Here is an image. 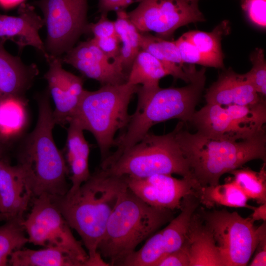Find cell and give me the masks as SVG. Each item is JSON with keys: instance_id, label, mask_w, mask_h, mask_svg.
<instances>
[{"instance_id": "obj_2", "label": "cell", "mask_w": 266, "mask_h": 266, "mask_svg": "<svg viewBox=\"0 0 266 266\" xmlns=\"http://www.w3.org/2000/svg\"><path fill=\"white\" fill-rule=\"evenodd\" d=\"M179 122L173 130L176 139L187 160L193 180L200 188L219 184L221 176L256 159L266 162V136L264 131L238 139L215 136L199 132L191 133Z\"/></svg>"}, {"instance_id": "obj_10", "label": "cell", "mask_w": 266, "mask_h": 266, "mask_svg": "<svg viewBox=\"0 0 266 266\" xmlns=\"http://www.w3.org/2000/svg\"><path fill=\"white\" fill-rule=\"evenodd\" d=\"M32 200L30 213L22 221L29 242L44 247L62 248L76 257L85 266L88 258L87 251L74 236L71 228L50 195L42 194Z\"/></svg>"}, {"instance_id": "obj_15", "label": "cell", "mask_w": 266, "mask_h": 266, "mask_svg": "<svg viewBox=\"0 0 266 266\" xmlns=\"http://www.w3.org/2000/svg\"><path fill=\"white\" fill-rule=\"evenodd\" d=\"M63 63L72 66L86 77L101 86L126 83L128 75L116 61L109 59L93 38L80 42L66 53Z\"/></svg>"}, {"instance_id": "obj_7", "label": "cell", "mask_w": 266, "mask_h": 266, "mask_svg": "<svg viewBox=\"0 0 266 266\" xmlns=\"http://www.w3.org/2000/svg\"><path fill=\"white\" fill-rule=\"evenodd\" d=\"M102 169L118 176L145 178L158 174H176L193 179L173 130L163 135L148 133L115 162Z\"/></svg>"}, {"instance_id": "obj_26", "label": "cell", "mask_w": 266, "mask_h": 266, "mask_svg": "<svg viewBox=\"0 0 266 266\" xmlns=\"http://www.w3.org/2000/svg\"><path fill=\"white\" fill-rule=\"evenodd\" d=\"M170 75L168 68L148 52L141 49L128 74L127 82L146 89L159 87V81Z\"/></svg>"}, {"instance_id": "obj_4", "label": "cell", "mask_w": 266, "mask_h": 266, "mask_svg": "<svg viewBox=\"0 0 266 266\" xmlns=\"http://www.w3.org/2000/svg\"><path fill=\"white\" fill-rule=\"evenodd\" d=\"M38 117L18 155V165L25 172L34 197L42 194L62 196L70 187L68 167L53 136L56 125L48 92L38 100Z\"/></svg>"}, {"instance_id": "obj_37", "label": "cell", "mask_w": 266, "mask_h": 266, "mask_svg": "<svg viewBox=\"0 0 266 266\" xmlns=\"http://www.w3.org/2000/svg\"><path fill=\"white\" fill-rule=\"evenodd\" d=\"M93 39L109 59L112 61L117 59L120 54L121 42L116 34L100 38L93 37Z\"/></svg>"}, {"instance_id": "obj_14", "label": "cell", "mask_w": 266, "mask_h": 266, "mask_svg": "<svg viewBox=\"0 0 266 266\" xmlns=\"http://www.w3.org/2000/svg\"><path fill=\"white\" fill-rule=\"evenodd\" d=\"M49 68L44 75L55 105L53 116L55 124H68L85 90L83 79L65 70L61 57L48 55Z\"/></svg>"}, {"instance_id": "obj_35", "label": "cell", "mask_w": 266, "mask_h": 266, "mask_svg": "<svg viewBox=\"0 0 266 266\" xmlns=\"http://www.w3.org/2000/svg\"><path fill=\"white\" fill-rule=\"evenodd\" d=\"M242 7L252 22L260 27H266V0H244Z\"/></svg>"}, {"instance_id": "obj_38", "label": "cell", "mask_w": 266, "mask_h": 266, "mask_svg": "<svg viewBox=\"0 0 266 266\" xmlns=\"http://www.w3.org/2000/svg\"><path fill=\"white\" fill-rule=\"evenodd\" d=\"M157 266H190V259L186 247L183 244L178 249L166 255Z\"/></svg>"}, {"instance_id": "obj_43", "label": "cell", "mask_w": 266, "mask_h": 266, "mask_svg": "<svg viewBox=\"0 0 266 266\" xmlns=\"http://www.w3.org/2000/svg\"><path fill=\"white\" fill-rule=\"evenodd\" d=\"M10 218V217L8 214L0 212V222L6 221Z\"/></svg>"}, {"instance_id": "obj_24", "label": "cell", "mask_w": 266, "mask_h": 266, "mask_svg": "<svg viewBox=\"0 0 266 266\" xmlns=\"http://www.w3.org/2000/svg\"><path fill=\"white\" fill-rule=\"evenodd\" d=\"M27 102L23 96L0 97V142L14 139L25 131L28 121Z\"/></svg>"}, {"instance_id": "obj_5", "label": "cell", "mask_w": 266, "mask_h": 266, "mask_svg": "<svg viewBox=\"0 0 266 266\" xmlns=\"http://www.w3.org/2000/svg\"><path fill=\"white\" fill-rule=\"evenodd\" d=\"M173 217V210L149 205L127 187L109 216L98 250L110 266H120L140 243Z\"/></svg>"}, {"instance_id": "obj_45", "label": "cell", "mask_w": 266, "mask_h": 266, "mask_svg": "<svg viewBox=\"0 0 266 266\" xmlns=\"http://www.w3.org/2000/svg\"><path fill=\"white\" fill-rule=\"evenodd\" d=\"M187 0L190 2L192 3L198 4V2L199 0Z\"/></svg>"}, {"instance_id": "obj_39", "label": "cell", "mask_w": 266, "mask_h": 266, "mask_svg": "<svg viewBox=\"0 0 266 266\" xmlns=\"http://www.w3.org/2000/svg\"><path fill=\"white\" fill-rule=\"evenodd\" d=\"M142 0H99V11L101 15H106L112 11L124 10L129 5Z\"/></svg>"}, {"instance_id": "obj_44", "label": "cell", "mask_w": 266, "mask_h": 266, "mask_svg": "<svg viewBox=\"0 0 266 266\" xmlns=\"http://www.w3.org/2000/svg\"><path fill=\"white\" fill-rule=\"evenodd\" d=\"M3 160H4L3 159L2 157L1 152H0V169ZM0 210H1V200H0Z\"/></svg>"}, {"instance_id": "obj_46", "label": "cell", "mask_w": 266, "mask_h": 266, "mask_svg": "<svg viewBox=\"0 0 266 266\" xmlns=\"http://www.w3.org/2000/svg\"><path fill=\"white\" fill-rule=\"evenodd\" d=\"M1 152V150H0V152Z\"/></svg>"}, {"instance_id": "obj_6", "label": "cell", "mask_w": 266, "mask_h": 266, "mask_svg": "<svg viewBox=\"0 0 266 266\" xmlns=\"http://www.w3.org/2000/svg\"><path fill=\"white\" fill-rule=\"evenodd\" d=\"M139 87L126 82L102 85L94 91L84 90L70 121L74 120L84 131L93 135L101 161L109 156L110 149L114 147L117 132L127 126L130 116L129 104Z\"/></svg>"}, {"instance_id": "obj_33", "label": "cell", "mask_w": 266, "mask_h": 266, "mask_svg": "<svg viewBox=\"0 0 266 266\" xmlns=\"http://www.w3.org/2000/svg\"><path fill=\"white\" fill-rule=\"evenodd\" d=\"M253 66L250 71L244 74L256 92L262 96L266 94V64L264 50L257 48L250 56Z\"/></svg>"}, {"instance_id": "obj_9", "label": "cell", "mask_w": 266, "mask_h": 266, "mask_svg": "<svg viewBox=\"0 0 266 266\" xmlns=\"http://www.w3.org/2000/svg\"><path fill=\"white\" fill-rule=\"evenodd\" d=\"M31 4L43 13L47 28L44 45L49 56L61 57L89 32L88 0H38Z\"/></svg>"}, {"instance_id": "obj_11", "label": "cell", "mask_w": 266, "mask_h": 266, "mask_svg": "<svg viewBox=\"0 0 266 266\" xmlns=\"http://www.w3.org/2000/svg\"><path fill=\"white\" fill-rule=\"evenodd\" d=\"M128 15L139 32H154L167 40L179 27L205 21L198 4L187 0H142Z\"/></svg>"}, {"instance_id": "obj_1", "label": "cell", "mask_w": 266, "mask_h": 266, "mask_svg": "<svg viewBox=\"0 0 266 266\" xmlns=\"http://www.w3.org/2000/svg\"><path fill=\"white\" fill-rule=\"evenodd\" d=\"M125 176L100 168L76 190L51 199L68 224L80 236L88 255L85 266H109L98 250L109 218L121 193Z\"/></svg>"}, {"instance_id": "obj_17", "label": "cell", "mask_w": 266, "mask_h": 266, "mask_svg": "<svg viewBox=\"0 0 266 266\" xmlns=\"http://www.w3.org/2000/svg\"><path fill=\"white\" fill-rule=\"evenodd\" d=\"M0 212L10 218L23 215L33 198L27 177L18 164L12 166L3 160L0 169Z\"/></svg>"}, {"instance_id": "obj_8", "label": "cell", "mask_w": 266, "mask_h": 266, "mask_svg": "<svg viewBox=\"0 0 266 266\" xmlns=\"http://www.w3.org/2000/svg\"><path fill=\"white\" fill-rule=\"evenodd\" d=\"M213 234L223 266H246L260 241L266 235V221L256 228L251 217L226 209L198 214Z\"/></svg>"}, {"instance_id": "obj_31", "label": "cell", "mask_w": 266, "mask_h": 266, "mask_svg": "<svg viewBox=\"0 0 266 266\" xmlns=\"http://www.w3.org/2000/svg\"><path fill=\"white\" fill-rule=\"evenodd\" d=\"M230 173L249 199L260 204L266 203V162L259 172L248 168H239Z\"/></svg>"}, {"instance_id": "obj_25", "label": "cell", "mask_w": 266, "mask_h": 266, "mask_svg": "<svg viewBox=\"0 0 266 266\" xmlns=\"http://www.w3.org/2000/svg\"><path fill=\"white\" fill-rule=\"evenodd\" d=\"M200 203L196 193L185 196L181 202L180 213L161 230L166 255L178 249L183 244L191 219Z\"/></svg>"}, {"instance_id": "obj_19", "label": "cell", "mask_w": 266, "mask_h": 266, "mask_svg": "<svg viewBox=\"0 0 266 266\" xmlns=\"http://www.w3.org/2000/svg\"><path fill=\"white\" fill-rule=\"evenodd\" d=\"M183 245L188 251L190 266H223L213 234L197 211L191 219Z\"/></svg>"}, {"instance_id": "obj_36", "label": "cell", "mask_w": 266, "mask_h": 266, "mask_svg": "<svg viewBox=\"0 0 266 266\" xmlns=\"http://www.w3.org/2000/svg\"><path fill=\"white\" fill-rule=\"evenodd\" d=\"M89 32L93 33L94 38H100L116 35L114 21L108 19L106 15H101L99 20L89 25Z\"/></svg>"}, {"instance_id": "obj_27", "label": "cell", "mask_w": 266, "mask_h": 266, "mask_svg": "<svg viewBox=\"0 0 266 266\" xmlns=\"http://www.w3.org/2000/svg\"><path fill=\"white\" fill-rule=\"evenodd\" d=\"M114 21L116 34L122 46L120 54L116 60L128 75L133 61L141 50L139 45L140 32L129 18L124 10L116 11Z\"/></svg>"}, {"instance_id": "obj_21", "label": "cell", "mask_w": 266, "mask_h": 266, "mask_svg": "<svg viewBox=\"0 0 266 266\" xmlns=\"http://www.w3.org/2000/svg\"><path fill=\"white\" fill-rule=\"evenodd\" d=\"M67 130L66 159L71 172L69 191L77 190L89 179L90 148L84 135V130L74 120H71Z\"/></svg>"}, {"instance_id": "obj_13", "label": "cell", "mask_w": 266, "mask_h": 266, "mask_svg": "<svg viewBox=\"0 0 266 266\" xmlns=\"http://www.w3.org/2000/svg\"><path fill=\"white\" fill-rule=\"evenodd\" d=\"M128 188L149 205L171 210L180 209L183 199L200 188L192 178L178 179L171 174H158L145 178L126 176Z\"/></svg>"}, {"instance_id": "obj_30", "label": "cell", "mask_w": 266, "mask_h": 266, "mask_svg": "<svg viewBox=\"0 0 266 266\" xmlns=\"http://www.w3.org/2000/svg\"><path fill=\"white\" fill-rule=\"evenodd\" d=\"M24 218H11L0 226V266H7L11 254L29 242L22 225Z\"/></svg>"}, {"instance_id": "obj_18", "label": "cell", "mask_w": 266, "mask_h": 266, "mask_svg": "<svg viewBox=\"0 0 266 266\" xmlns=\"http://www.w3.org/2000/svg\"><path fill=\"white\" fill-rule=\"evenodd\" d=\"M261 96L244 74L229 69L220 74L217 80L207 89L204 97L206 103L226 106L255 104L264 99Z\"/></svg>"}, {"instance_id": "obj_20", "label": "cell", "mask_w": 266, "mask_h": 266, "mask_svg": "<svg viewBox=\"0 0 266 266\" xmlns=\"http://www.w3.org/2000/svg\"><path fill=\"white\" fill-rule=\"evenodd\" d=\"M38 73L35 65H25L7 53L0 42V97L23 96Z\"/></svg>"}, {"instance_id": "obj_12", "label": "cell", "mask_w": 266, "mask_h": 266, "mask_svg": "<svg viewBox=\"0 0 266 266\" xmlns=\"http://www.w3.org/2000/svg\"><path fill=\"white\" fill-rule=\"evenodd\" d=\"M191 122L198 132L215 136L242 139L263 132L259 131L250 112L245 107L236 104L224 107L206 103L195 111Z\"/></svg>"}, {"instance_id": "obj_16", "label": "cell", "mask_w": 266, "mask_h": 266, "mask_svg": "<svg viewBox=\"0 0 266 266\" xmlns=\"http://www.w3.org/2000/svg\"><path fill=\"white\" fill-rule=\"evenodd\" d=\"M16 16L0 14V38H9L21 50L27 46L41 52L45 59L48 56L39 34L44 21L35 11L33 5L22 2Z\"/></svg>"}, {"instance_id": "obj_32", "label": "cell", "mask_w": 266, "mask_h": 266, "mask_svg": "<svg viewBox=\"0 0 266 266\" xmlns=\"http://www.w3.org/2000/svg\"><path fill=\"white\" fill-rule=\"evenodd\" d=\"M166 255L160 231L147 238L141 248L128 256L121 266H157Z\"/></svg>"}, {"instance_id": "obj_23", "label": "cell", "mask_w": 266, "mask_h": 266, "mask_svg": "<svg viewBox=\"0 0 266 266\" xmlns=\"http://www.w3.org/2000/svg\"><path fill=\"white\" fill-rule=\"evenodd\" d=\"M8 264L12 266H84L83 263L70 252L56 246L15 250L10 256Z\"/></svg>"}, {"instance_id": "obj_40", "label": "cell", "mask_w": 266, "mask_h": 266, "mask_svg": "<svg viewBox=\"0 0 266 266\" xmlns=\"http://www.w3.org/2000/svg\"><path fill=\"white\" fill-rule=\"evenodd\" d=\"M256 249H257V253L249 266H266V236H263L261 238Z\"/></svg>"}, {"instance_id": "obj_29", "label": "cell", "mask_w": 266, "mask_h": 266, "mask_svg": "<svg viewBox=\"0 0 266 266\" xmlns=\"http://www.w3.org/2000/svg\"><path fill=\"white\" fill-rule=\"evenodd\" d=\"M229 22L223 21L209 33L191 31L183 34L203 55L211 60L217 68H223V54L221 41L222 36L229 33Z\"/></svg>"}, {"instance_id": "obj_42", "label": "cell", "mask_w": 266, "mask_h": 266, "mask_svg": "<svg viewBox=\"0 0 266 266\" xmlns=\"http://www.w3.org/2000/svg\"><path fill=\"white\" fill-rule=\"evenodd\" d=\"M24 0H0V6L4 8H9L21 4Z\"/></svg>"}, {"instance_id": "obj_34", "label": "cell", "mask_w": 266, "mask_h": 266, "mask_svg": "<svg viewBox=\"0 0 266 266\" xmlns=\"http://www.w3.org/2000/svg\"><path fill=\"white\" fill-rule=\"evenodd\" d=\"M175 42L178 47L181 58L184 63L199 64L216 67L215 64L203 55L183 34Z\"/></svg>"}, {"instance_id": "obj_41", "label": "cell", "mask_w": 266, "mask_h": 266, "mask_svg": "<svg viewBox=\"0 0 266 266\" xmlns=\"http://www.w3.org/2000/svg\"><path fill=\"white\" fill-rule=\"evenodd\" d=\"M253 212L251 216L252 220L255 221L266 220V203H263L258 207H253Z\"/></svg>"}, {"instance_id": "obj_28", "label": "cell", "mask_w": 266, "mask_h": 266, "mask_svg": "<svg viewBox=\"0 0 266 266\" xmlns=\"http://www.w3.org/2000/svg\"><path fill=\"white\" fill-rule=\"evenodd\" d=\"M200 203L207 207L214 205L231 207H246L249 199L234 181L223 184L201 187L197 193Z\"/></svg>"}, {"instance_id": "obj_22", "label": "cell", "mask_w": 266, "mask_h": 266, "mask_svg": "<svg viewBox=\"0 0 266 266\" xmlns=\"http://www.w3.org/2000/svg\"><path fill=\"white\" fill-rule=\"evenodd\" d=\"M139 45L141 49L164 64L174 79H180L187 83L191 81L197 69L193 65H184L175 41L140 32Z\"/></svg>"}, {"instance_id": "obj_3", "label": "cell", "mask_w": 266, "mask_h": 266, "mask_svg": "<svg viewBox=\"0 0 266 266\" xmlns=\"http://www.w3.org/2000/svg\"><path fill=\"white\" fill-rule=\"evenodd\" d=\"M205 69L196 70L188 85L179 88L146 89L140 86L134 113L115 138V151L101 161L106 168L141 139L154 125L170 119L191 122L205 83Z\"/></svg>"}]
</instances>
